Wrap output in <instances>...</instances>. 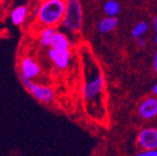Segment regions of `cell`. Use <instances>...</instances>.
<instances>
[{"mask_svg":"<svg viewBox=\"0 0 157 156\" xmlns=\"http://www.w3.org/2000/svg\"><path fill=\"white\" fill-rule=\"evenodd\" d=\"M87 61L84 62V81L82 96L86 108L91 115L92 108L96 109V117L103 116V96L105 90V78L91 55H85Z\"/></svg>","mask_w":157,"mask_h":156,"instance_id":"1","label":"cell"},{"mask_svg":"<svg viewBox=\"0 0 157 156\" xmlns=\"http://www.w3.org/2000/svg\"><path fill=\"white\" fill-rule=\"evenodd\" d=\"M66 10V0H42L38 3L36 25L39 27L57 26L61 23Z\"/></svg>","mask_w":157,"mask_h":156,"instance_id":"2","label":"cell"},{"mask_svg":"<svg viewBox=\"0 0 157 156\" xmlns=\"http://www.w3.org/2000/svg\"><path fill=\"white\" fill-rule=\"evenodd\" d=\"M61 25L67 32L76 34L83 26V8L81 0H66V10Z\"/></svg>","mask_w":157,"mask_h":156,"instance_id":"3","label":"cell"},{"mask_svg":"<svg viewBox=\"0 0 157 156\" xmlns=\"http://www.w3.org/2000/svg\"><path fill=\"white\" fill-rule=\"evenodd\" d=\"M20 79H21L23 85L26 88L27 92L36 100L43 103V104H46V105L52 104L55 100L56 93H55V90L52 86L45 85V84H38V83H35L33 80L22 78V76H20Z\"/></svg>","mask_w":157,"mask_h":156,"instance_id":"4","label":"cell"},{"mask_svg":"<svg viewBox=\"0 0 157 156\" xmlns=\"http://www.w3.org/2000/svg\"><path fill=\"white\" fill-rule=\"evenodd\" d=\"M47 56L55 68L58 70H66L71 64L72 54L70 49H57L49 47Z\"/></svg>","mask_w":157,"mask_h":156,"instance_id":"5","label":"cell"},{"mask_svg":"<svg viewBox=\"0 0 157 156\" xmlns=\"http://www.w3.org/2000/svg\"><path fill=\"white\" fill-rule=\"evenodd\" d=\"M20 76L26 78L29 80H34L38 78L39 74L42 73V68L38 61L31 56H24L19 64Z\"/></svg>","mask_w":157,"mask_h":156,"instance_id":"6","label":"cell"},{"mask_svg":"<svg viewBox=\"0 0 157 156\" xmlns=\"http://www.w3.org/2000/svg\"><path fill=\"white\" fill-rule=\"evenodd\" d=\"M136 144L141 150H157V128L146 127L139 131Z\"/></svg>","mask_w":157,"mask_h":156,"instance_id":"7","label":"cell"},{"mask_svg":"<svg viewBox=\"0 0 157 156\" xmlns=\"http://www.w3.org/2000/svg\"><path fill=\"white\" fill-rule=\"evenodd\" d=\"M137 115L141 119L148 120L156 119L157 117V96L151 95L143 98L137 107Z\"/></svg>","mask_w":157,"mask_h":156,"instance_id":"8","label":"cell"},{"mask_svg":"<svg viewBox=\"0 0 157 156\" xmlns=\"http://www.w3.org/2000/svg\"><path fill=\"white\" fill-rule=\"evenodd\" d=\"M29 11L27 6H17V7H15L11 11V13H10V20H11L12 24L20 26L23 23H25V21L27 19V15H29Z\"/></svg>","mask_w":157,"mask_h":156,"instance_id":"9","label":"cell"},{"mask_svg":"<svg viewBox=\"0 0 157 156\" xmlns=\"http://www.w3.org/2000/svg\"><path fill=\"white\" fill-rule=\"evenodd\" d=\"M56 31L57 29H55V26L40 27L38 32V43L43 48H49L50 47Z\"/></svg>","mask_w":157,"mask_h":156,"instance_id":"10","label":"cell"},{"mask_svg":"<svg viewBox=\"0 0 157 156\" xmlns=\"http://www.w3.org/2000/svg\"><path fill=\"white\" fill-rule=\"evenodd\" d=\"M71 46V41L68 37V35L64 32H61V31H56L50 47L57 49H70Z\"/></svg>","mask_w":157,"mask_h":156,"instance_id":"11","label":"cell"},{"mask_svg":"<svg viewBox=\"0 0 157 156\" xmlns=\"http://www.w3.org/2000/svg\"><path fill=\"white\" fill-rule=\"evenodd\" d=\"M118 25L117 17H108L106 15L99 22L97 23V31L101 34H107V33L113 32Z\"/></svg>","mask_w":157,"mask_h":156,"instance_id":"12","label":"cell"},{"mask_svg":"<svg viewBox=\"0 0 157 156\" xmlns=\"http://www.w3.org/2000/svg\"><path fill=\"white\" fill-rule=\"evenodd\" d=\"M152 29V25L147 21H139L137 23H135L132 27L131 31V35L134 39L140 38V37H144L147 33L150 32V29Z\"/></svg>","mask_w":157,"mask_h":156,"instance_id":"13","label":"cell"},{"mask_svg":"<svg viewBox=\"0 0 157 156\" xmlns=\"http://www.w3.org/2000/svg\"><path fill=\"white\" fill-rule=\"evenodd\" d=\"M103 11L108 17H117L121 11V5L118 0H107L103 6Z\"/></svg>","mask_w":157,"mask_h":156,"instance_id":"14","label":"cell"},{"mask_svg":"<svg viewBox=\"0 0 157 156\" xmlns=\"http://www.w3.org/2000/svg\"><path fill=\"white\" fill-rule=\"evenodd\" d=\"M152 29H153V43L157 46V15H155L152 20Z\"/></svg>","mask_w":157,"mask_h":156,"instance_id":"15","label":"cell"},{"mask_svg":"<svg viewBox=\"0 0 157 156\" xmlns=\"http://www.w3.org/2000/svg\"><path fill=\"white\" fill-rule=\"evenodd\" d=\"M137 156H157V150H142L136 154Z\"/></svg>","mask_w":157,"mask_h":156,"instance_id":"16","label":"cell"},{"mask_svg":"<svg viewBox=\"0 0 157 156\" xmlns=\"http://www.w3.org/2000/svg\"><path fill=\"white\" fill-rule=\"evenodd\" d=\"M135 41H136V45L139 47H141V48H144V47L146 46V39H145L144 37H140V38H136Z\"/></svg>","mask_w":157,"mask_h":156,"instance_id":"17","label":"cell"},{"mask_svg":"<svg viewBox=\"0 0 157 156\" xmlns=\"http://www.w3.org/2000/svg\"><path fill=\"white\" fill-rule=\"evenodd\" d=\"M153 69H154V72L157 74V49L154 53V57H153Z\"/></svg>","mask_w":157,"mask_h":156,"instance_id":"18","label":"cell"},{"mask_svg":"<svg viewBox=\"0 0 157 156\" xmlns=\"http://www.w3.org/2000/svg\"><path fill=\"white\" fill-rule=\"evenodd\" d=\"M152 94H153V95H155V96H157V82L155 83L154 85H153V88H152Z\"/></svg>","mask_w":157,"mask_h":156,"instance_id":"19","label":"cell"},{"mask_svg":"<svg viewBox=\"0 0 157 156\" xmlns=\"http://www.w3.org/2000/svg\"><path fill=\"white\" fill-rule=\"evenodd\" d=\"M1 1H2V0H0V2H1Z\"/></svg>","mask_w":157,"mask_h":156,"instance_id":"20","label":"cell"},{"mask_svg":"<svg viewBox=\"0 0 157 156\" xmlns=\"http://www.w3.org/2000/svg\"><path fill=\"white\" fill-rule=\"evenodd\" d=\"M156 120H157V117H156Z\"/></svg>","mask_w":157,"mask_h":156,"instance_id":"21","label":"cell"}]
</instances>
